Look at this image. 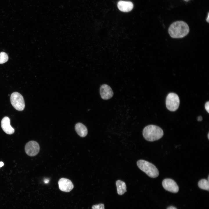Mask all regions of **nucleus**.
<instances>
[{
	"mask_svg": "<svg viewBox=\"0 0 209 209\" xmlns=\"http://www.w3.org/2000/svg\"><path fill=\"white\" fill-rule=\"evenodd\" d=\"M180 100L178 95L174 93H169L166 99L165 104L167 109L171 111H174L178 108Z\"/></svg>",
	"mask_w": 209,
	"mask_h": 209,
	"instance_id": "4",
	"label": "nucleus"
},
{
	"mask_svg": "<svg viewBox=\"0 0 209 209\" xmlns=\"http://www.w3.org/2000/svg\"><path fill=\"white\" fill-rule=\"evenodd\" d=\"M167 209H177L176 207L173 206H170L168 207Z\"/></svg>",
	"mask_w": 209,
	"mask_h": 209,
	"instance_id": "18",
	"label": "nucleus"
},
{
	"mask_svg": "<svg viewBox=\"0 0 209 209\" xmlns=\"http://www.w3.org/2000/svg\"><path fill=\"white\" fill-rule=\"evenodd\" d=\"M59 189L60 190L66 192L71 191L73 188L74 185L71 181L67 179L62 178L58 182Z\"/></svg>",
	"mask_w": 209,
	"mask_h": 209,
	"instance_id": "8",
	"label": "nucleus"
},
{
	"mask_svg": "<svg viewBox=\"0 0 209 209\" xmlns=\"http://www.w3.org/2000/svg\"><path fill=\"white\" fill-rule=\"evenodd\" d=\"M48 181H49V180H45V181H44V182H45V183H48Z\"/></svg>",
	"mask_w": 209,
	"mask_h": 209,
	"instance_id": "22",
	"label": "nucleus"
},
{
	"mask_svg": "<svg viewBox=\"0 0 209 209\" xmlns=\"http://www.w3.org/2000/svg\"><path fill=\"white\" fill-rule=\"evenodd\" d=\"M92 209H105L104 204L103 203H100L98 204L93 205L92 207Z\"/></svg>",
	"mask_w": 209,
	"mask_h": 209,
	"instance_id": "16",
	"label": "nucleus"
},
{
	"mask_svg": "<svg viewBox=\"0 0 209 209\" xmlns=\"http://www.w3.org/2000/svg\"><path fill=\"white\" fill-rule=\"evenodd\" d=\"M8 59L7 54L3 52L0 53V64H2L7 62Z\"/></svg>",
	"mask_w": 209,
	"mask_h": 209,
	"instance_id": "15",
	"label": "nucleus"
},
{
	"mask_svg": "<svg viewBox=\"0 0 209 209\" xmlns=\"http://www.w3.org/2000/svg\"><path fill=\"white\" fill-rule=\"evenodd\" d=\"M75 129L78 134L82 137L86 136L88 134L87 128L81 123H78L75 125Z\"/></svg>",
	"mask_w": 209,
	"mask_h": 209,
	"instance_id": "12",
	"label": "nucleus"
},
{
	"mask_svg": "<svg viewBox=\"0 0 209 209\" xmlns=\"http://www.w3.org/2000/svg\"><path fill=\"white\" fill-rule=\"evenodd\" d=\"M208 139H209V133H208Z\"/></svg>",
	"mask_w": 209,
	"mask_h": 209,
	"instance_id": "23",
	"label": "nucleus"
},
{
	"mask_svg": "<svg viewBox=\"0 0 209 209\" xmlns=\"http://www.w3.org/2000/svg\"><path fill=\"white\" fill-rule=\"evenodd\" d=\"M168 32L173 38H183L187 35L189 32L188 25L183 21H177L172 23L170 26Z\"/></svg>",
	"mask_w": 209,
	"mask_h": 209,
	"instance_id": "1",
	"label": "nucleus"
},
{
	"mask_svg": "<svg viewBox=\"0 0 209 209\" xmlns=\"http://www.w3.org/2000/svg\"><path fill=\"white\" fill-rule=\"evenodd\" d=\"M198 185L199 188L201 189L209 191V183L205 179H202L198 182Z\"/></svg>",
	"mask_w": 209,
	"mask_h": 209,
	"instance_id": "14",
	"label": "nucleus"
},
{
	"mask_svg": "<svg viewBox=\"0 0 209 209\" xmlns=\"http://www.w3.org/2000/svg\"><path fill=\"white\" fill-rule=\"evenodd\" d=\"M117 192L120 195H122L127 191L126 186L125 183L120 180L116 181Z\"/></svg>",
	"mask_w": 209,
	"mask_h": 209,
	"instance_id": "13",
	"label": "nucleus"
},
{
	"mask_svg": "<svg viewBox=\"0 0 209 209\" xmlns=\"http://www.w3.org/2000/svg\"><path fill=\"white\" fill-rule=\"evenodd\" d=\"M26 154L30 156H35L39 153L40 147L38 143L35 141L32 140L28 142L25 147Z\"/></svg>",
	"mask_w": 209,
	"mask_h": 209,
	"instance_id": "6",
	"label": "nucleus"
},
{
	"mask_svg": "<svg viewBox=\"0 0 209 209\" xmlns=\"http://www.w3.org/2000/svg\"><path fill=\"white\" fill-rule=\"evenodd\" d=\"M185 0V1H188V0Z\"/></svg>",
	"mask_w": 209,
	"mask_h": 209,
	"instance_id": "25",
	"label": "nucleus"
},
{
	"mask_svg": "<svg viewBox=\"0 0 209 209\" xmlns=\"http://www.w3.org/2000/svg\"><path fill=\"white\" fill-rule=\"evenodd\" d=\"M162 185L163 188L166 190L176 193L179 190V187L176 182L173 179L167 178L162 181Z\"/></svg>",
	"mask_w": 209,
	"mask_h": 209,
	"instance_id": "7",
	"label": "nucleus"
},
{
	"mask_svg": "<svg viewBox=\"0 0 209 209\" xmlns=\"http://www.w3.org/2000/svg\"><path fill=\"white\" fill-rule=\"evenodd\" d=\"M11 105L17 110L22 111L25 107L24 100L23 96L17 92L13 93L10 97Z\"/></svg>",
	"mask_w": 209,
	"mask_h": 209,
	"instance_id": "5",
	"label": "nucleus"
},
{
	"mask_svg": "<svg viewBox=\"0 0 209 209\" xmlns=\"http://www.w3.org/2000/svg\"><path fill=\"white\" fill-rule=\"evenodd\" d=\"M197 120L198 121H201L202 120V117L201 116H198Z\"/></svg>",
	"mask_w": 209,
	"mask_h": 209,
	"instance_id": "19",
	"label": "nucleus"
},
{
	"mask_svg": "<svg viewBox=\"0 0 209 209\" xmlns=\"http://www.w3.org/2000/svg\"><path fill=\"white\" fill-rule=\"evenodd\" d=\"M208 181H209V175H208Z\"/></svg>",
	"mask_w": 209,
	"mask_h": 209,
	"instance_id": "24",
	"label": "nucleus"
},
{
	"mask_svg": "<svg viewBox=\"0 0 209 209\" xmlns=\"http://www.w3.org/2000/svg\"><path fill=\"white\" fill-rule=\"evenodd\" d=\"M4 165V163L2 162H0V167H2Z\"/></svg>",
	"mask_w": 209,
	"mask_h": 209,
	"instance_id": "20",
	"label": "nucleus"
},
{
	"mask_svg": "<svg viewBox=\"0 0 209 209\" xmlns=\"http://www.w3.org/2000/svg\"><path fill=\"white\" fill-rule=\"evenodd\" d=\"M138 168L149 176L155 178L159 175V171L153 164L144 160H139L137 162Z\"/></svg>",
	"mask_w": 209,
	"mask_h": 209,
	"instance_id": "3",
	"label": "nucleus"
},
{
	"mask_svg": "<svg viewBox=\"0 0 209 209\" xmlns=\"http://www.w3.org/2000/svg\"><path fill=\"white\" fill-rule=\"evenodd\" d=\"M209 13H208V17H207V19H206V21H207L208 22H209Z\"/></svg>",
	"mask_w": 209,
	"mask_h": 209,
	"instance_id": "21",
	"label": "nucleus"
},
{
	"mask_svg": "<svg viewBox=\"0 0 209 209\" xmlns=\"http://www.w3.org/2000/svg\"><path fill=\"white\" fill-rule=\"evenodd\" d=\"M100 92L101 98L105 100L110 99L113 95V91L111 87L105 84H103L101 86Z\"/></svg>",
	"mask_w": 209,
	"mask_h": 209,
	"instance_id": "9",
	"label": "nucleus"
},
{
	"mask_svg": "<svg viewBox=\"0 0 209 209\" xmlns=\"http://www.w3.org/2000/svg\"><path fill=\"white\" fill-rule=\"evenodd\" d=\"M119 9L123 12H128L131 11L133 8V3L129 1H120L117 4Z\"/></svg>",
	"mask_w": 209,
	"mask_h": 209,
	"instance_id": "11",
	"label": "nucleus"
},
{
	"mask_svg": "<svg viewBox=\"0 0 209 209\" xmlns=\"http://www.w3.org/2000/svg\"><path fill=\"white\" fill-rule=\"evenodd\" d=\"M1 126L2 129L7 134H11L14 132L15 130L10 125V119L8 117L5 116L2 119Z\"/></svg>",
	"mask_w": 209,
	"mask_h": 209,
	"instance_id": "10",
	"label": "nucleus"
},
{
	"mask_svg": "<svg viewBox=\"0 0 209 209\" xmlns=\"http://www.w3.org/2000/svg\"><path fill=\"white\" fill-rule=\"evenodd\" d=\"M163 131L160 127L154 125H149L144 128L143 135L144 138L149 141L158 140L163 135Z\"/></svg>",
	"mask_w": 209,
	"mask_h": 209,
	"instance_id": "2",
	"label": "nucleus"
},
{
	"mask_svg": "<svg viewBox=\"0 0 209 209\" xmlns=\"http://www.w3.org/2000/svg\"><path fill=\"white\" fill-rule=\"evenodd\" d=\"M205 107L207 111L209 113V101H208L205 103Z\"/></svg>",
	"mask_w": 209,
	"mask_h": 209,
	"instance_id": "17",
	"label": "nucleus"
}]
</instances>
